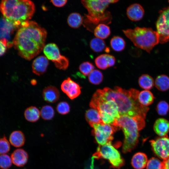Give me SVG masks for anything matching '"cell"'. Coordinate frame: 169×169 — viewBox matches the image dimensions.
<instances>
[{
	"label": "cell",
	"mask_w": 169,
	"mask_h": 169,
	"mask_svg": "<svg viewBox=\"0 0 169 169\" xmlns=\"http://www.w3.org/2000/svg\"><path fill=\"white\" fill-rule=\"evenodd\" d=\"M139 93L138 90L133 89L126 90L118 86L115 87L114 89L105 87L103 90H97L93 97L114 102L120 116L133 117L140 115L145 119L149 108L139 102Z\"/></svg>",
	"instance_id": "1"
},
{
	"label": "cell",
	"mask_w": 169,
	"mask_h": 169,
	"mask_svg": "<svg viewBox=\"0 0 169 169\" xmlns=\"http://www.w3.org/2000/svg\"><path fill=\"white\" fill-rule=\"evenodd\" d=\"M47 33L34 21H28L19 28L13 40L19 54L30 60L38 55L45 46Z\"/></svg>",
	"instance_id": "2"
},
{
	"label": "cell",
	"mask_w": 169,
	"mask_h": 169,
	"mask_svg": "<svg viewBox=\"0 0 169 169\" xmlns=\"http://www.w3.org/2000/svg\"><path fill=\"white\" fill-rule=\"evenodd\" d=\"M31 0H1L0 11L4 18L16 28H19L29 21L35 12Z\"/></svg>",
	"instance_id": "3"
},
{
	"label": "cell",
	"mask_w": 169,
	"mask_h": 169,
	"mask_svg": "<svg viewBox=\"0 0 169 169\" xmlns=\"http://www.w3.org/2000/svg\"><path fill=\"white\" fill-rule=\"evenodd\" d=\"M145 119L140 115L131 117L123 115L115 120L113 125L121 128L124 135L122 149L124 153L131 151L137 146L139 131L145 126Z\"/></svg>",
	"instance_id": "4"
},
{
	"label": "cell",
	"mask_w": 169,
	"mask_h": 169,
	"mask_svg": "<svg viewBox=\"0 0 169 169\" xmlns=\"http://www.w3.org/2000/svg\"><path fill=\"white\" fill-rule=\"evenodd\" d=\"M119 0H81V2L87 10L85 23L94 25L109 24L111 22L110 13L107 10L109 5Z\"/></svg>",
	"instance_id": "5"
},
{
	"label": "cell",
	"mask_w": 169,
	"mask_h": 169,
	"mask_svg": "<svg viewBox=\"0 0 169 169\" xmlns=\"http://www.w3.org/2000/svg\"><path fill=\"white\" fill-rule=\"evenodd\" d=\"M122 31L135 46L148 53L159 42L157 32L151 28L137 27L134 29H128Z\"/></svg>",
	"instance_id": "6"
},
{
	"label": "cell",
	"mask_w": 169,
	"mask_h": 169,
	"mask_svg": "<svg viewBox=\"0 0 169 169\" xmlns=\"http://www.w3.org/2000/svg\"><path fill=\"white\" fill-rule=\"evenodd\" d=\"M116 147L111 142L99 145L92 156L96 159L107 160L112 167L120 169L124 166L125 161Z\"/></svg>",
	"instance_id": "7"
},
{
	"label": "cell",
	"mask_w": 169,
	"mask_h": 169,
	"mask_svg": "<svg viewBox=\"0 0 169 169\" xmlns=\"http://www.w3.org/2000/svg\"><path fill=\"white\" fill-rule=\"evenodd\" d=\"M92 135L99 145H103L111 142L114 133L119 128L111 125L104 123L94 124Z\"/></svg>",
	"instance_id": "8"
},
{
	"label": "cell",
	"mask_w": 169,
	"mask_h": 169,
	"mask_svg": "<svg viewBox=\"0 0 169 169\" xmlns=\"http://www.w3.org/2000/svg\"><path fill=\"white\" fill-rule=\"evenodd\" d=\"M43 52L46 58L54 63L56 67L60 69L65 70L69 65L68 59L60 54L57 46L54 43H49L45 45Z\"/></svg>",
	"instance_id": "9"
},
{
	"label": "cell",
	"mask_w": 169,
	"mask_h": 169,
	"mask_svg": "<svg viewBox=\"0 0 169 169\" xmlns=\"http://www.w3.org/2000/svg\"><path fill=\"white\" fill-rule=\"evenodd\" d=\"M90 106L97 110L99 114L110 115L116 120L120 116L116 105L112 100H103L92 97Z\"/></svg>",
	"instance_id": "10"
},
{
	"label": "cell",
	"mask_w": 169,
	"mask_h": 169,
	"mask_svg": "<svg viewBox=\"0 0 169 169\" xmlns=\"http://www.w3.org/2000/svg\"><path fill=\"white\" fill-rule=\"evenodd\" d=\"M159 14L156 28L159 42L163 44L169 40V7L160 11Z\"/></svg>",
	"instance_id": "11"
},
{
	"label": "cell",
	"mask_w": 169,
	"mask_h": 169,
	"mask_svg": "<svg viewBox=\"0 0 169 169\" xmlns=\"http://www.w3.org/2000/svg\"><path fill=\"white\" fill-rule=\"evenodd\" d=\"M155 154L163 160L169 157V138L160 137L150 141Z\"/></svg>",
	"instance_id": "12"
},
{
	"label": "cell",
	"mask_w": 169,
	"mask_h": 169,
	"mask_svg": "<svg viewBox=\"0 0 169 169\" xmlns=\"http://www.w3.org/2000/svg\"><path fill=\"white\" fill-rule=\"evenodd\" d=\"M81 87L70 77L68 78L62 82L61 89L71 100H74L81 94Z\"/></svg>",
	"instance_id": "13"
},
{
	"label": "cell",
	"mask_w": 169,
	"mask_h": 169,
	"mask_svg": "<svg viewBox=\"0 0 169 169\" xmlns=\"http://www.w3.org/2000/svg\"><path fill=\"white\" fill-rule=\"evenodd\" d=\"M144 10L142 6L138 3H134L130 5L126 9L128 18L133 21L141 19L144 14Z\"/></svg>",
	"instance_id": "14"
},
{
	"label": "cell",
	"mask_w": 169,
	"mask_h": 169,
	"mask_svg": "<svg viewBox=\"0 0 169 169\" xmlns=\"http://www.w3.org/2000/svg\"><path fill=\"white\" fill-rule=\"evenodd\" d=\"M48 59L44 56H39L35 59L32 65L33 73L38 76L44 74L46 71L49 64Z\"/></svg>",
	"instance_id": "15"
},
{
	"label": "cell",
	"mask_w": 169,
	"mask_h": 169,
	"mask_svg": "<svg viewBox=\"0 0 169 169\" xmlns=\"http://www.w3.org/2000/svg\"><path fill=\"white\" fill-rule=\"evenodd\" d=\"M12 163L18 167H22L27 163L28 159V153L23 149L15 150L11 156Z\"/></svg>",
	"instance_id": "16"
},
{
	"label": "cell",
	"mask_w": 169,
	"mask_h": 169,
	"mask_svg": "<svg viewBox=\"0 0 169 169\" xmlns=\"http://www.w3.org/2000/svg\"><path fill=\"white\" fill-rule=\"evenodd\" d=\"M44 100L49 103H54L59 99L60 93L59 90L55 86L50 85L44 88L42 92Z\"/></svg>",
	"instance_id": "17"
},
{
	"label": "cell",
	"mask_w": 169,
	"mask_h": 169,
	"mask_svg": "<svg viewBox=\"0 0 169 169\" xmlns=\"http://www.w3.org/2000/svg\"><path fill=\"white\" fill-rule=\"evenodd\" d=\"M153 129L160 137L167 136L169 132V121L165 118H158L154 123Z\"/></svg>",
	"instance_id": "18"
},
{
	"label": "cell",
	"mask_w": 169,
	"mask_h": 169,
	"mask_svg": "<svg viewBox=\"0 0 169 169\" xmlns=\"http://www.w3.org/2000/svg\"><path fill=\"white\" fill-rule=\"evenodd\" d=\"M147 157L144 153L138 152L135 153L131 160V165L135 169H143L146 166Z\"/></svg>",
	"instance_id": "19"
},
{
	"label": "cell",
	"mask_w": 169,
	"mask_h": 169,
	"mask_svg": "<svg viewBox=\"0 0 169 169\" xmlns=\"http://www.w3.org/2000/svg\"><path fill=\"white\" fill-rule=\"evenodd\" d=\"M9 141L10 144L13 146L16 147H20L25 144V138L22 131H15L10 135Z\"/></svg>",
	"instance_id": "20"
},
{
	"label": "cell",
	"mask_w": 169,
	"mask_h": 169,
	"mask_svg": "<svg viewBox=\"0 0 169 169\" xmlns=\"http://www.w3.org/2000/svg\"><path fill=\"white\" fill-rule=\"evenodd\" d=\"M85 117L86 121L91 127L95 124L104 123L98 111L94 108L89 109L86 111Z\"/></svg>",
	"instance_id": "21"
},
{
	"label": "cell",
	"mask_w": 169,
	"mask_h": 169,
	"mask_svg": "<svg viewBox=\"0 0 169 169\" xmlns=\"http://www.w3.org/2000/svg\"><path fill=\"white\" fill-rule=\"evenodd\" d=\"M40 111L36 107L30 106L24 111V116L27 120L30 122L37 121L40 118Z\"/></svg>",
	"instance_id": "22"
},
{
	"label": "cell",
	"mask_w": 169,
	"mask_h": 169,
	"mask_svg": "<svg viewBox=\"0 0 169 169\" xmlns=\"http://www.w3.org/2000/svg\"><path fill=\"white\" fill-rule=\"evenodd\" d=\"M155 99L153 95L149 90H145L139 92L138 96L139 102L146 107L152 104Z\"/></svg>",
	"instance_id": "23"
},
{
	"label": "cell",
	"mask_w": 169,
	"mask_h": 169,
	"mask_svg": "<svg viewBox=\"0 0 169 169\" xmlns=\"http://www.w3.org/2000/svg\"><path fill=\"white\" fill-rule=\"evenodd\" d=\"M110 27L104 23L97 25L94 29V34L97 38L103 39L107 38L110 35Z\"/></svg>",
	"instance_id": "24"
},
{
	"label": "cell",
	"mask_w": 169,
	"mask_h": 169,
	"mask_svg": "<svg viewBox=\"0 0 169 169\" xmlns=\"http://www.w3.org/2000/svg\"><path fill=\"white\" fill-rule=\"evenodd\" d=\"M154 84L158 90L166 91L169 89V77L165 75H160L156 79Z\"/></svg>",
	"instance_id": "25"
},
{
	"label": "cell",
	"mask_w": 169,
	"mask_h": 169,
	"mask_svg": "<svg viewBox=\"0 0 169 169\" xmlns=\"http://www.w3.org/2000/svg\"><path fill=\"white\" fill-rule=\"evenodd\" d=\"M140 86L145 90H149L153 87L155 82L153 78L147 74H143L139 78Z\"/></svg>",
	"instance_id": "26"
},
{
	"label": "cell",
	"mask_w": 169,
	"mask_h": 169,
	"mask_svg": "<svg viewBox=\"0 0 169 169\" xmlns=\"http://www.w3.org/2000/svg\"><path fill=\"white\" fill-rule=\"evenodd\" d=\"M83 18L81 15L77 13H73L69 16L67 23L69 26L73 28H78L82 24Z\"/></svg>",
	"instance_id": "27"
},
{
	"label": "cell",
	"mask_w": 169,
	"mask_h": 169,
	"mask_svg": "<svg viewBox=\"0 0 169 169\" xmlns=\"http://www.w3.org/2000/svg\"><path fill=\"white\" fill-rule=\"evenodd\" d=\"M110 45L112 49L116 52H120L125 48L126 43L125 40L119 36H114L111 39Z\"/></svg>",
	"instance_id": "28"
},
{
	"label": "cell",
	"mask_w": 169,
	"mask_h": 169,
	"mask_svg": "<svg viewBox=\"0 0 169 169\" xmlns=\"http://www.w3.org/2000/svg\"><path fill=\"white\" fill-rule=\"evenodd\" d=\"M90 46L91 49L96 52H102L106 48L105 43L104 41L96 37L91 39L90 42Z\"/></svg>",
	"instance_id": "29"
},
{
	"label": "cell",
	"mask_w": 169,
	"mask_h": 169,
	"mask_svg": "<svg viewBox=\"0 0 169 169\" xmlns=\"http://www.w3.org/2000/svg\"><path fill=\"white\" fill-rule=\"evenodd\" d=\"M40 111L42 118L45 120H51L54 116V110L53 107L50 105H44Z\"/></svg>",
	"instance_id": "30"
},
{
	"label": "cell",
	"mask_w": 169,
	"mask_h": 169,
	"mask_svg": "<svg viewBox=\"0 0 169 169\" xmlns=\"http://www.w3.org/2000/svg\"><path fill=\"white\" fill-rule=\"evenodd\" d=\"M103 76L102 73L97 69H94L88 75V79L91 84L97 85L102 81Z\"/></svg>",
	"instance_id": "31"
},
{
	"label": "cell",
	"mask_w": 169,
	"mask_h": 169,
	"mask_svg": "<svg viewBox=\"0 0 169 169\" xmlns=\"http://www.w3.org/2000/svg\"><path fill=\"white\" fill-rule=\"evenodd\" d=\"M95 69V67L93 64L89 61L83 62L79 67V71L84 76L89 75Z\"/></svg>",
	"instance_id": "32"
},
{
	"label": "cell",
	"mask_w": 169,
	"mask_h": 169,
	"mask_svg": "<svg viewBox=\"0 0 169 169\" xmlns=\"http://www.w3.org/2000/svg\"><path fill=\"white\" fill-rule=\"evenodd\" d=\"M146 169H164L163 162L155 157H152L148 161Z\"/></svg>",
	"instance_id": "33"
},
{
	"label": "cell",
	"mask_w": 169,
	"mask_h": 169,
	"mask_svg": "<svg viewBox=\"0 0 169 169\" xmlns=\"http://www.w3.org/2000/svg\"><path fill=\"white\" fill-rule=\"evenodd\" d=\"M95 61L96 66L100 69L105 70L109 68L105 54L99 55L95 58Z\"/></svg>",
	"instance_id": "34"
},
{
	"label": "cell",
	"mask_w": 169,
	"mask_h": 169,
	"mask_svg": "<svg viewBox=\"0 0 169 169\" xmlns=\"http://www.w3.org/2000/svg\"><path fill=\"white\" fill-rule=\"evenodd\" d=\"M156 110L159 115H165L169 111V105L165 101H160L156 105Z\"/></svg>",
	"instance_id": "35"
},
{
	"label": "cell",
	"mask_w": 169,
	"mask_h": 169,
	"mask_svg": "<svg viewBox=\"0 0 169 169\" xmlns=\"http://www.w3.org/2000/svg\"><path fill=\"white\" fill-rule=\"evenodd\" d=\"M12 163L11 157L8 155H0V168L8 169L12 166Z\"/></svg>",
	"instance_id": "36"
},
{
	"label": "cell",
	"mask_w": 169,
	"mask_h": 169,
	"mask_svg": "<svg viewBox=\"0 0 169 169\" xmlns=\"http://www.w3.org/2000/svg\"><path fill=\"white\" fill-rule=\"evenodd\" d=\"M56 109L57 112L62 115H65L69 113L70 110V106L67 102L62 101L57 105Z\"/></svg>",
	"instance_id": "37"
},
{
	"label": "cell",
	"mask_w": 169,
	"mask_h": 169,
	"mask_svg": "<svg viewBox=\"0 0 169 169\" xmlns=\"http://www.w3.org/2000/svg\"><path fill=\"white\" fill-rule=\"evenodd\" d=\"M10 143L4 136L0 138V155L6 154L10 151Z\"/></svg>",
	"instance_id": "38"
},
{
	"label": "cell",
	"mask_w": 169,
	"mask_h": 169,
	"mask_svg": "<svg viewBox=\"0 0 169 169\" xmlns=\"http://www.w3.org/2000/svg\"><path fill=\"white\" fill-rule=\"evenodd\" d=\"M95 159L93 156L85 163L84 165V169H96L95 165L94 160Z\"/></svg>",
	"instance_id": "39"
},
{
	"label": "cell",
	"mask_w": 169,
	"mask_h": 169,
	"mask_svg": "<svg viewBox=\"0 0 169 169\" xmlns=\"http://www.w3.org/2000/svg\"><path fill=\"white\" fill-rule=\"evenodd\" d=\"M7 40L5 39L0 40V56L4 54L7 49Z\"/></svg>",
	"instance_id": "40"
},
{
	"label": "cell",
	"mask_w": 169,
	"mask_h": 169,
	"mask_svg": "<svg viewBox=\"0 0 169 169\" xmlns=\"http://www.w3.org/2000/svg\"><path fill=\"white\" fill-rule=\"evenodd\" d=\"M67 1V0H50V2L54 5L58 7H61L64 6Z\"/></svg>",
	"instance_id": "41"
},
{
	"label": "cell",
	"mask_w": 169,
	"mask_h": 169,
	"mask_svg": "<svg viewBox=\"0 0 169 169\" xmlns=\"http://www.w3.org/2000/svg\"><path fill=\"white\" fill-rule=\"evenodd\" d=\"M105 55L108 61V64L109 67L113 66L115 63V59L113 55L105 54Z\"/></svg>",
	"instance_id": "42"
},
{
	"label": "cell",
	"mask_w": 169,
	"mask_h": 169,
	"mask_svg": "<svg viewBox=\"0 0 169 169\" xmlns=\"http://www.w3.org/2000/svg\"><path fill=\"white\" fill-rule=\"evenodd\" d=\"M164 167V169H169V157L164 160L162 161Z\"/></svg>",
	"instance_id": "43"
},
{
	"label": "cell",
	"mask_w": 169,
	"mask_h": 169,
	"mask_svg": "<svg viewBox=\"0 0 169 169\" xmlns=\"http://www.w3.org/2000/svg\"><path fill=\"white\" fill-rule=\"evenodd\" d=\"M36 81L34 80H33L31 81V83L33 85H35L36 84Z\"/></svg>",
	"instance_id": "44"
}]
</instances>
